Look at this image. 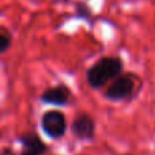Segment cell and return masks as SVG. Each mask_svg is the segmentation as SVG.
Listing matches in <instances>:
<instances>
[{
  "label": "cell",
  "instance_id": "cell-7",
  "mask_svg": "<svg viewBox=\"0 0 155 155\" xmlns=\"http://www.w3.org/2000/svg\"><path fill=\"white\" fill-rule=\"evenodd\" d=\"M75 14H76V18L82 19V21H86V22L93 21V11H91V8L84 2L75 3Z\"/></svg>",
  "mask_w": 155,
  "mask_h": 155
},
{
  "label": "cell",
  "instance_id": "cell-5",
  "mask_svg": "<svg viewBox=\"0 0 155 155\" xmlns=\"http://www.w3.org/2000/svg\"><path fill=\"white\" fill-rule=\"evenodd\" d=\"M41 102L46 105H53V106H67L71 104L72 99V91L64 83H59L57 86L48 87L41 93L40 97Z\"/></svg>",
  "mask_w": 155,
  "mask_h": 155
},
{
  "label": "cell",
  "instance_id": "cell-8",
  "mask_svg": "<svg viewBox=\"0 0 155 155\" xmlns=\"http://www.w3.org/2000/svg\"><path fill=\"white\" fill-rule=\"evenodd\" d=\"M11 40H12V35L10 30L5 26H0V53L7 52V49L11 46Z\"/></svg>",
  "mask_w": 155,
  "mask_h": 155
},
{
  "label": "cell",
  "instance_id": "cell-9",
  "mask_svg": "<svg viewBox=\"0 0 155 155\" xmlns=\"http://www.w3.org/2000/svg\"><path fill=\"white\" fill-rule=\"evenodd\" d=\"M2 155H18L15 153V150H14L12 147H8V146H5V147L2 148Z\"/></svg>",
  "mask_w": 155,
  "mask_h": 155
},
{
  "label": "cell",
  "instance_id": "cell-2",
  "mask_svg": "<svg viewBox=\"0 0 155 155\" xmlns=\"http://www.w3.org/2000/svg\"><path fill=\"white\" fill-rule=\"evenodd\" d=\"M136 79L137 76L132 72L121 74L105 90V98L112 102H120L131 98L135 91V87H136Z\"/></svg>",
  "mask_w": 155,
  "mask_h": 155
},
{
  "label": "cell",
  "instance_id": "cell-3",
  "mask_svg": "<svg viewBox=\"0 0 155 155\" xmlns=\"http://www.w3.org/2000/svg\"><path fill=\"white\" fill-rule=\"evenodd\" d=\"M41 131L53 140H59L61 139L65 135L68 128L67 124V117L63 112L60 110H46L42 116H41Z\"/></svg>",
  "mask_w": 155,
  "mask_h": 155
},
{
  "label": "cell",
  "instance_id": "cell-1",
  "mask_svg": "<svg viewBox=\"0 0 155 155\" xmlns=\"http://www.w3.org/2000/svg\"><path fill=\"white\" fill-rule=\"evenodd\" d=\"M124 63L118 56H104L91 64L86 71V80L91 88H101L109 80L121 75Z\"/></svg>",
  "mask_w": 155,
  "mask_h": 155
},
{
  "label": "cell",
  "instance_id": "cell-6",
  "mask_svg": "<svg viewBox=\"0 0 155 155\" xmlns=\"http://www.w3.org/2000/svg\"><path fill=\"white\" fill-rule=\"evenodd\" d=\"M18 142L22 146L21 153L18 155H45V153L48 151V146L34 131H27L21 134L18 136Z\"/></svg>",
  "mask_w": 155,
  "mask_h": 155
},
{
  "label": "cell",
  "instance_id": "cell-4",
  "mask_svg": "<svg viewBox=\"0 0 155 155\" xmlns=\"http://www.w3.org/2000/svg\"><path fill=\"white\" fill-rule=\"evenodd\" d=\"M70 129L78 140H93L95 137V121L87 113H78L71 121Z\"/></svg>",
  "mask_w": 155,
  "mask_h": 155
}]
</instances>
